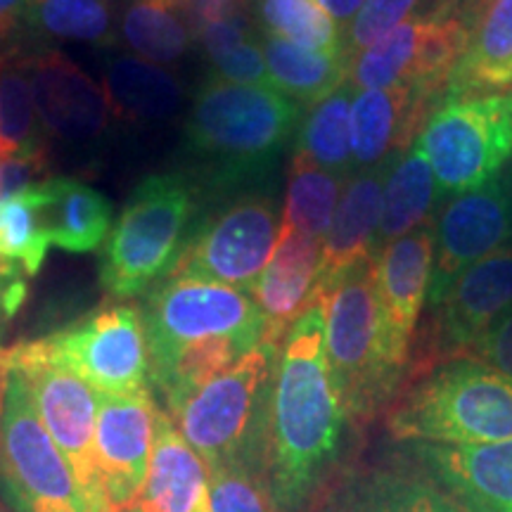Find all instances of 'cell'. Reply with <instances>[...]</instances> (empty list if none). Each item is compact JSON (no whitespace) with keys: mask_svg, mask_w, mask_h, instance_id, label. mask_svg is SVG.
Here are the masks:
<instances>
[{"mask_svg":"<svg viewBox=\"0 0 512 512\" xmlns=\"http://www.w3.org/2000/svg\"><path fill=\"white\" fill-rule=\"evenodd\" d=\"M325 356L323 302H313L287 332L268 403V467L278 512H299L337 456L344 425Z\"/></svg>","mask_w":512,"mask_h":512,"instance_id":"1","label":"cell"},{"mask_svg":"<svg viewBox=\"0 0 512 512\" xmlns=\"http://www.w3.org/2000/svg\"><path fill=\"white\" fill-rule=\"evenodd\" d=\"M297 121V102L275 88L211 76L192 100L185 147L192 157L211 164L221 183H233L271 164Z\"/></svg>","mask_w":512,"mask_h":512,"instance_id":"2","label":"cell"},{"mask_svg":"<svg viewBox=\"0 0 512 512\" xmlns=\"http://www.w3.org/2000/svg\"><path fill=\"white\" fill-rule=\"evenodd\" d=\"M389 432L439 446L510 441L512 380L477 358H453L396 403Z\"/></svg>","mask_w":512,"mask_h":512,"instance_id":"3","label":"cell"},{"mask_svg":"<svg viewBox=\"0 0 512 512\" xmlns=\"http://www.w3.org/2000/svg\"><path fill=\"white\" fill-rule=\"evenodd\" d=\"M330 377L351 420H368L394 394L403 370L389 354L373 256L351 266L320 294Z\"/></svg>","mask_w":512,"mask_h":512,"instance_id":"4","label":"cell"},{"mask_svg":"<svg viewBox=\"0 0 512 512\" xmlns=\"http://www.w3.org/2000/svg\"><path fill=\"white\" fill-rule=\"evenodd\" d=\"M192 209L195 195L183 176H147L136 185L102 249L100 283L110 297H140L174 271Z\"/></svg>","mask_w":512,"mask_h":512,"instance_id":"5","label":"cell"},{"mask_svg":"<svg viewBox=\"0 0 512 512\" xmlns=\"http://www.w3.org/2000/svg\"><path fill=\"white\" fill-rule=\"evenodd\" d=\"M278 351L271 344H259L169 413L209 470L249 463L252 444L261 437V430H268Z\"/></svg>","mask_w":512,"mask_h":512,"instance_id":"6","label":"cell"},{"mask_svg":"<svg viewBox=\"0 0 512 512\" xmlns=\"http://www.w3.org/2000/svg\"><path fill=\"white\" fill-rule=\"evenodd\" d=\"M0 489L17 512H91L72 465L38 415L29 384L0 351Z\"/></svg>","mask_w":512,"mask_h":512,"instance_id":"7","label":"cell"},{"mask_svg":"<svg viewBox=\"0 0 512 512\" xmlns=\"http://www.w3.org/2000/svg\"><path fill=\"white\" fill-rule=\"evenodd\" d=\"M415 143L441 195L482 188L512 162V88L439 100Z\"/></svg>","mask_w":512,"mask_h":512,"instance_id":"8","label":"cell"},{"mask_svg":"<svg viewBox=\"0 0 512 512\" xmlns=\"http://www.w3.org/2000/svg\"><path fill=\"white\" fill-rule=\"evenodd\" d=\"M140 311L150 344V380L192 342L211 337H233L249 347L264 342V316L252 294L228 285L166 275L145 294Z\"/></svg>","mask_w":512,"mask_h":512,"instance_id":"9","label":"cell"},{"mask_svg":"<svg viewBox=\"0 0 512 512\" xmlns=\"http://www.w3.org/2000/svg\"><path fill=\"white\" fill-rule=\"evenodd\" d=\"M475 17L456 0H439L358 53L349 64L356 91L415 86L441 91L470 46Z\"/></svg>","mask_w":512,"mask_h":512,"instance_id":"10","label":"cell"},{"mask_svg":"<svg viewBox=\"0 0 512 512\" xmlns=\"http://www.w3.org/2000/svg\"><path fill=\"white\" fill-rule=\"evenodd\" d=\"M29 384L31 399L43 425L79 479L91 512H110L102 494L95 465V425H98L100 394L67 368L48 349L46 339L17 344L5 351Z\"/></svg>","mask_w":512,"mask_h":512,"instance_id":"11","label":"cell"},{"mask_svg":"<svg viewBox=\"0 0 512 512\" xmlns=\"http://www.w3.org/2000/svg\"><path fill=\"white\" fill-rule=\"evenodd\" d=\"M278 235L275 204L268 197H245L204 221L185 240L169 275L252 292L271 261Z\"/></svg>","mask_w":512,"mask_h":512,"instance_id":"12","label":"cell"},{"mask_svg":"<svg viewBox=\"0 0 512 512\" xmlns=\"http://www.w3.org/2000/svg\"><path fill=\"white\" fill-rule=\"evenodd\" d=\"M48 349L98 394L147 392L150 344L143 311L107 304L46 337Z\"/></svg>","mask_w":512,"mask_h":512,"instance_id":"13","label":"cell"},{"mask_svg":"<svg viewBox=\"0 0 512 512\" xmlns=\"http://www.w3.org/2000/svg\"><path fill=\"white\" fill-rule=\"evenodd\" d=\"M434 266L427 309H434L458 275L512 242V176L501 174L482 188L460 192L432 223Z\"/></svg>","mask_w":512,"mask_h":512,"instance_id":"14","label":"cell"},{"mask_svg":"<svg viewBox=\"0 0 512 512\" xmlns=\"http://www.w3.org/2000/svg\"><path fill=\"white\" fill-rule=\"evenodd\" d=\"M159 406L150 389L138 394H100L95 425V465L110 512L133 508L143 491Z\"/></svg>","mask_w":512,"mask_h":512,"instance_id":"15","label":"cell"},{"mask_svg":"<svg viewBox=\"0 0 512 512\" xmlns=\"http://www.w3.org/2000/svg\"><path fill=\"white\" fill-rule=\"evenodd\" d=\"M512 309V242L458 275L434 306L430 349L434 358L470 356L475 344Z\"/></svg>","mask_w":512,"mask_h":512,"instance_id":"16","label":"cell"},{"mask_svg":"<svg viewBox=\"0 0 512 512\" xmlns=\"http://www.w3.org/2000/svg\"><path fill=\"white\" fill-rule=\"evenodd\" d=\"M373 266L389 354L403 370L411 358L415 323L430 292L434 266L432 221L373 252Z\"/></svg>","mask_w":512,"mask_h":512,"instance_id":"17","label":"cell"},{"mask_svg":"<svg viewBox=\"0 0 512 512\" xmlns=\"http://www.w3.org/2000/svg\"><path fill=\"white\" fill-rule=\"evenodd\" d=\"M34 100L46 133L67 143L95 140L110 126V98L60 50L29 55Z\"/></svg>","mask_w":512,"mask_h":512,"instance_id":"18","label":"cell"},{"mask_svg":"<svg viewBox=\"0 0 512 512\" xmlns=\"http://www.w3.org/2000/svg\"><path fill=\"white\" fill-rule=\"evenodd\" d=\"M441 91L415 86L356 91L351 100L354 171L387 164L418 140Z\"/></svg>","mask_w":512,"mask_h":512,"instance_id":"19","label":"cell"},{"mask_svg":"<svg viewBox=\"0 0 512 512\" xmlns=\"http://www.w3.org/2000/svg\"><path fill=\"white\" fill-rule=\"evenodd\" d=\"M320 247L302 233H280L275 252L252 287V299L264 316V342L283 347L297 318L318 302Z\"/></svg>","mask_w":512,"mask_h":512,"instance_id":"20","label":"cell"},{"mask_svg":"<svg viewBox=\"0 0 512 512\" xmlns=\"http://www.w3.org/2000/svg\"><path fill=\"white\" fill-rule=\"evenodd\" d=\"M420 458L470 512H512V439L498 444H422Z\"/></svg>","mask_w":512,"mask_h":512,"instance_id":"21","label":"cell"},{"mask_svg":"<svg viewBox=\"0 0 512 512\" xmlns=\"http://www.w3.org/2000/svg\"><path fill=\"white\" fill-rule=\"evenodd\" d=\"M392 162L373 169H358L344 185L335 219L320 247L318 297L330 290L351 266L373 256L382 216V190Z\"/></svg>","mask_w":512,"mask_h":512,"instance_id":"22","label":"cell"},{"mask_svg":"<svg viewBox=\"0 0 512 512\" xmlns=\"http://www.w3.org/2000/svg\"><path fill=\"white\" fill-rule=\"evenodd\" d=\"M136 508L140 512H209V467L162 408Z\"/></svg>","mask_w":512,"mask_h":512,"instance_id":"23","label":"cell"},{"mask_svg":"<svg viewBox=\"0 0 512 512\" xmlns=\"http://www.w3.org/2000/svg\"><path fill=\"white\" fill-rule=\"evenodd\" d=\"M512 88V0H489L472 27L470 46L448 74L444 98Z\"/></svg>","mask_w":512,"mask_h":512,"instance_id":"24","label":"cell"},{"mask_svg":"<svg viewBox=\"0 0 512 512\" xmlns=\"http://www.w3.org/2000/svg\"><path fill=\"white\" fill-rule=\"evenodd\" d=\"M43 221L50 242L67 252H93L112 233V204L79 178H43Z\"/></svg>","mask_w":512,"mask_h":512,"instance_id":"25","label":"cell"},{"mask_svg":"<svg viewBox=\"0 0 512 512\" xmlns=\"http://www.w3.org/2000/svg\"><path fill=\"white\" fill-rule=\"evenodd\" d=\"M437 192L432 166L418 143H413L389 166L382 190V216L375 238V252L425 226L430 221Z\"/></svg>","mask_w":512,"mask_h":512,"instance_id":"26","label":"cell"},{"mask_svg":"<svg viewBox=\"0 0 512 512\" xmlns=\"http://www.w3.org/2000/svg\"><path fill=\"white\" fill-rule=\"evenodd\" d=\"M105 93L119 119L138 124L171 117L183 102L178 76L140 57H114L107 62Z\"/></svg>","mask_w":512,"mask_h":512,"instance_id":"27","label":"cell"},{"mask_svg":"<svg viewBox=\"0 0 512 512\" xmlns=\"http://www.w3.org/2000/svg\"><path fill=\"white\" fill-rule=\"evenodd\" d=\"M261 48L275 91L294 102L316 105L349 81L347 55L313 53L273 34L261 36Z\"/></svg>","mask_w":512,"mask_h":512,"instance_id":"28","label":"cell"},{"mask_svg":"<svg viewBox=\"0 0 512 512\" xmlns=\"http://www.w3.org/2000/svg\"><path fill=\"white\" fill-rule=\"evenodd\" d=\"M344 178L318 166L309 155L294 150L287 169V192L280 233H302L325 240L335 219Z\"/></svg>","mask_w":512,"mask_h":512,"instance_id":"29","label":"cell"},{"mask_svg":"<svg viewBox=\"0 0 512 512\" xmlns=\"http://www.w3.org/2000/svg\"><path fill=\"white\" fill-rule=\"evenodd\" d=\"M48 150L29 76V55L0 53V162Z\"/></svg>","mask_w":512,"mask_h":512,"instance_id":"30","label":"cell"},{"mask_svg":"<svg viewBox=\"0 0 512 512\" xmlns=\"http://www.w3.org/2000/svg\"><path fill=\"white\" fill-rule=\"evenodd\" d=\"M121 34L136 57L152 64L181 60L195 38L178 0H133L121 19Z\"/></svg>","mask_w":512,"mask_h":512,"instance_id":"31","label":"cell"},{"mask_svg":"<svg viewBox=\"0 0 512 512\" xmlns=\"http://www.w3.org/2000/svg\"><path fill=\"white\" fill-rule=\"evenodd\" d=\"M354 93L356 88L347 81L328 98L311 105L297 143L299 152L342 178L354 171V159H351V100H354Z\"/></svg>","mask_w":512,"mask_h":512,"instance_id":"32","label":"cell"},{"mask_svg":"<svg viewBox=\"0 0 512 512\" xmlns=\"http://www.w3.org/2000/svg\"><path fill=\"white\" fill-rule=\"evenodd\" d=\"M38 185L0 202V266L22 271L27 278L41 271L48 247L53 245L41 214L43 197Z\"/></svg>","mask_w":512,"mask_h":512,"instance_id":"33","label":"cell"},{"mask_svg":"<svg viewBox=\"0 0 512 512\" xmlns=\"http://www.w3.org/2000/svg\"><path fill=\"white\" fill-rule=\"evenodd\" d=\"M27 27L60 41L112 46L114 15L105 0H29Z\"/></svg>","mask_w":512,"mask_h":512,"instance_id":"34","label":"cell"},{"mask_svg":"<svg viewBox=\"0 0 512 512\" xmlns=\"http://www.w3.org/2000/svg\"><path fill=\"white\" fill-rule=\"evenodd\" d=\"M264 34L285 38L313 53L344 55L342 31L318 0H256Z\"/></svg>","mask_w":512,"mask_h":512,"instance_id":"35","label":"cell"},{"mask_svg":"<svg viewBox=\"0 0 512 512\" xmlns=\"http://www.w3.org/2000/svg\"><path fill=\"white\" fill-rule=\"evenodd\" d=\"M209 512H278L271 491L249 463H228L209 470Z\"/></svg>","mask_w":512,"mask_h":512,"instance_id":"36","label":"cell"},{"mask_svg":"<svg viewBox=\"0 0 512 512\" xmlns=\"http://www.w3.org/2000/svg\"><path fill=\"white\" fill-rule=\"evenodd\" d=\"M427 0H366L358 15L351 19V24L342 31V50L349 60H354L358 53L373 46L382 36L413 17L418 8ZM437 3V0H432Z\"/></svg>","mask_w":512,"mask_h":512,"instance_id":"37","label":"cell"},{"mask_svg":"<svg viewBox=\"0 0 512 512\" xmlns=\"http://www.w3.org/2000/svg\"><path fill=\"white\" fill-rule=\"evenodd\" d=\"M366 512H470L425 484H389L370 498Z\"/></svg>","mask_w":512,"mask_h":512,"instance_id":"38","label":"cell"},{"mask_svg":"<svg viewBox=\"0 0 512 512\" xmlns=\"http://www.w3.org/2000/svg\"><path fill=\"white\" fill-rule=\"evenodd\" d=\"M214 67V76L221 81L242 83V86H261V88H275L271 76H268L264 48H261L259 38H249V41L240 43L230 53L209 60Z\"/></svg>","mask_w":512,"mask_h":512,"instance_id":"39","label":"cell"},{"mask_svg":"<svg viewBox=\"0 0 512 512\" xmlns=\"http://www.w3.org/2000/svg\"><path fill=\"white\" fill-rule=\"evenodd\" d=\"M48 150L36 155L10 157L0 162V202L24 195L41 183V176L48 169Z\"/></svg>","mask_w":512,"mask_h":512,"instance_id":"40","label":"cell"},{"mask_svg":"<svg viewBox=\"0 0 512 512\" xmlns=\"http://www.w3.org/2000/svg\"><path fill=\"white\" fill-rule=\"evenodd\" d=\"M200 46L204 48L209 60L230 53L233 48H238L240 43H245L252 38V24H249L247 12L245 15H233L226 19H216V22L207 24L195 34Z\"/></svg>","mask_w":512,"mask_h":512,"instance_id":"41","label":"cell"},{"mask_svg":"<svg viewBox=\"0 0 512 512\" xmlns=\"http://www.w3.org/2000/svg\"><path fill=\"white\" fill-rule=\"evenodd\" d=\"M470 358H477L512 380V309L479 339Z\"/></svg>","mask_w":512,"mask_h":512,"instance_id":"42","label":"cell"},{"mask_svg":"<svg viewBox=\"0 0 512 512\" xmlns=\"http://www.w3.org/2000/svg\"><path fill=\"white\" fill-rule=\"evenodd\" d=\"M185 22L192 29V36L202 27L233 15H245L247 0H178Z\"/></svg>","mask_w":512,"mask_h":512,"instance_id":"43","label":"cell"},{"mask_svg":"<svg viewBox=\"0 0 512 512\" xmlns=\"http://www.w3.org/2000/svg\"><path fill=\"white\" fill-rule=\"evenodd\" d=\"M27 8L29 0H0V43L27 27Z\"/></svg>","mask_w":512,"mask_h":512,"instance_id":"44","label":"cell"},{"mask_svg":"<svg viewBox=\"0 0 512 512\" xmlns=\"http://www.w3.org/2000/svg\"><path fill=\"white\" fill-rule=\"evenodd\" d=\"M318 3L323 5V10L328 12L332 19H335L337 27L347 29L351 24V19L358 15V10L363 8V3H366V0H318Z\"/></svg>","mask_w":512,"mask_h":512,"instance_id":"45","label":"cell"},{"mask_svg":"<svg viewBox=\"0 0 512 512\" xmlns=\"http://www.w3.org/2000/svg\"><path fill=\"white\" fill-rule=\"evenodd\" d=\"M456 3L460 5V8H465L472 17L477 19V15L484 10V5L489 3V0H456Z\"/></svg>","mask_w":512,"mask_h":512,"instance_id":"46","label":"cell"},{"mask_svg":"<svg viewBox=\"0 0 512 512\" xmlns=\"http://www.w3.org/2000/svg\"><path fill=\"white\" fill-rule=\"evenodd\" d=\"M121 512H140V510L136 508V505H133V508H128V510H121Z\"/></svg>","mask_w":512,"mask_h":512,"instance_id":"47","label":"cell"}]
</instances>
